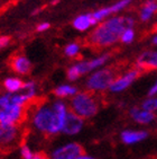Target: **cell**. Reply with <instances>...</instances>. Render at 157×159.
<instances>
[{"label": "cell", "mask_w": 157, "mask_h": 159, "mask_svg": "<svg viewBox=\"0 0 157 159\" xmlns=\"http://www.w3.org/2000/svg\"><path fill=\"white\" fill-rule=\"evenodd\" d=\"M83 128V119L76 115L74 112H67L65 123L62 129V132L67 135H75Z\"/></svg>", "instance_id": "cell-9"}, {"label": "cell", "mask_w": 157, "mask_h": 159, "mask_svg": "<svg viewBox=\"0 0 157 159\" xmlns=\"http://www.w3.org/2000/svg\"><path fill=\"white\" fill-rule=\"evenodd\" d=\"M148 137L147 131H135V130H126L121 132V140L126 144H133L145 140Z\"/></svg>", "instance_id": "cell-14"}, {"label": "cell", "mask_w": 157, "mask_h": 159, "mask_svg": "<svg viewBox=\"0 0 157 159\" xmlns=\"http://www.w3.org/2000/svg\"><path fill=\"white\" fill-rule=\"evenodd\" d=\"M78 93V89L74 86H70V85H62L58 86L57 88L54 89V94L56 97H66V96H73Z\"/></svg>", "instance_id": "cell-19"}, {"label": "cell", "mask_w": 157, "mask_h": 159, "mask_svg": "<svg viewBox=\"0 0 157 159\" xmlns=\"http://www.w3.org/2000/svg\"><path fill=\"white\" fill-rule=\"evenodd\" d=\"M135 19L127 16H117L107 19L94 28L87 39V44L97 49L110 46L120 40L121 34L126 28H133Z\"/></svg>", "instance_id": "cell-1"}, {"label": "cell", "mask_w": 157, "mask_h": 159, "mask_svg": "<svg viewBox=\"0 0 157 159\" xmlns=\"http://www.w3.org/2000/svg\"><path fill=\"white\" fill-rule=\"evenodd\" d=\"M130 115L137 123L140 124H147L153 122L155 120V114L153 112H148L145 110H140L138 107H134L130 110Z\"/></svg>", "instance_id": "cell-16"}, {"label": "cell", "mask_w": 157, "mask_h": 159, "mask_svg": "<svg viewBox=\"0 0 157 159\" xmlns=\"http://www.w3.org/2000/svg\"><path fill=\"white\" fill-rule=\"evenodd\" d=\"M9 64L12 70L19 75H27L32 70V62L27 57L20 53H15L12 55L9 60Z\"/></svg>", "instance_id": "cell-11"}, {"label": "cell", "mask_w": 157, "mask_h": 159, "mask_svg": "<svg viewBox=\"0 0 157 159\" xmlns=\"http://www.w3.org/2000/svg\"><path fill=\"white\" fill-rule=\"evenodd\" d=\"M97 24H98V20L93 17L92 12H90V14H84V15H80L73 20V26H74V28L81 32L87 31L90 26H93V25H97Z\"/></svg>", "instance_id": "cell-13"}, {"label": "cell", "mask_w": 157, "mask_h": 159, "mask_svg": "<svg viewBox=\"0 0 157 159\" xmlns=\"http://www.w3.org/2000/svg\"><path fill=\"white\" fill-rule=\"evenodd\" d=\"M156 94H157V83L155 84L151 89H149V92H148V96H149V97H153V96L156 95Z\"/></svg>", "instance_id": "cell-28"}, {"label": "cell", "mask_w": 157, "mask_h": 159, "mask_svg": "<svg viewBox=\"0 0 157 159\" xmlns=\"http://www.w3.org/2000/svg\"><path fill=\"white\" fill-rule=\"evenodd\" d=\"M90 71V67H89V61H82L71 66L67 70V79L71 81H74L78 78L82 76V75L87 74Z\"/></svg>", "instance_id": "cell-15"}, {"label": "cell", "mask_w": 157, "mask_h": 159, "mask_svg": "<svg viewBox=\"0 0 157 159\" xmlns=\"http://www.w3.org/2000/svg\"><path fill=\"white\" fill-rule=\"evenodd\" d=\"M157 11V0H147L140 10V19L142 21H147L153 17L155 12Z\"/></svg>", "instance_id": "cell-17"}, {"label": "cell", "mask_w": 157, "mask_h": 159, "mask_svg": "<svg viewBox=\"0 0 157 159\" xmlns=\"http://www.w3.org/2000/svg\"><path fill=\"white\" fill-rule=\"evenodd\" d=\"M113 68H104V69H100L95 71L89 77L88 81H87V87L89 90H94V92H100V90H106L108 89L111 84L115 81L116 72Z\"/></svg>", "instance_id": "cell-5"}, {"label": "cell", "mask_w": 157, "mask_h": 159, "mask_svg": "<svg viewBox=\"0 0 157 159\" xmlns=\"http://www.w3.org/2000/svg\"><path fill=\"white\" fill-rule=\"evenodd\" d=\"M20 125L0 123V149L12 148L20 141Z\"/></svg>", "instance_id": "cell-6"}, {"label": "cell", "mask_w": 157, "mask_h": 159, "mask_svg": "<svg viewBox=\"0 0 157 159\" xmlns=\"http://www.w3.org/2000/svg\"><path fill=\"white\" fill-rule=\"evenodd\" d=\"M109 58H110V54H104V55H101V57H98V58L93 59V60H91V61H89L90 71L93 70V69H97V68L101 67V66H103V64L109 60Z\"/></svg>", "instance_id": "cell-20"}, {"label": "cell", "mask_w": 157, "mask_h": 159, "mask_svg": "<svg viewBox=\"0 0 157 159\" xmlns=\"http://www.w3.org/2000/svg\"><path fill=\"white\" fill-rule=\"evenodd\" d=\"M140 74H142V71L139 70V69H137V68L131 69V70L128 71L126 75L117 78V79L111 84V86L109 87L110 92L119 93V92L125 90V89L128 88V87H129V86L131 85L139 76H140Z\"/></svg>", "instance_id": "cell-8"}, {"label": "cell", "mask_w": 157, "mask_h": 159, "mask_svg": "<svg viewBox=\"0 0 157 159\" xmlns=\"http://www.w3.org/2000/svg\"><path fill=\"white\" fill-rule=\"evenodd\" d=\"M78 51H80V45H78L76 43H71L64 50V52L67 57H75L78 53Z\"/></svg>", "instance_id": "cell-23"}, {"label": "cell", "mask_w": 157, "mask_h": 159, "mask_svg": "<svg viewBox=\"0 0 157 159\" xmlns=\"http://www.w3.org/2000/svg\"><path fill=\"white\" fill-rule=\"evenodd\" d=\"M33 101L21 90L0 94V123L21 125L28 116V107Z\"/></svg>", "instance_id": "cell-2"}, {"label": "cell", "mask_w": 157, "mask_h": 159, "mask_svg": "<svg viewBox=\"0 0 157 159\" xmlns=\"http://www.w3.org/2000/svg\"><path fill=\"white\" fill-rule=\"evenodd\" d=\"M33 126L40 133H46L49 135L57 134L56 129V120L53 105L40 104L35 108L33 114Z\"/></svg>", "instance_id": "cell-3"}, {"label": "cell", "mask_w": 157, "mask_h": 159, "mask_svg": "<svg viewBox=\"0 0 157 159\" xmlns=\"http://www.w3.org/2000/svg\"><path fill=\"white\" fill-rule=\"evenodd\" d=\"M134 39H135V31H134L133 28H126L124 31V33L121 34V37H120V41L122 43H128L133 42Z\"/></svg>", "instance_id": "cell-22"}, {"label": "cell", "mask_w": 157, "mask_h": 159, "mask_svg": "<svg viewBox=\"0 0 157 159\" xmlns=\"http://www.w3.org/2000/svg\"><path fill=\"white\" fill-rule=\"evenodd\" d=\"M20 155L23 159H33L34 157V152L32 151V149L28 147L27 144H21Z\"/></svg>", "instance_id": "cell-24"}, {"label": "cell", "mask_w": 157, "mask_h": 159, "mask_svg": "<svg viewBox=\"0 0 157 159\" xmlns=\"http://www.w3.org/2000/svg\"><path fill=\"white\" fill-rule=\"evenodd\" d=\"M151 42H153V44H154V45H157V35H156V36L153 37V40H151Z\"/></svg>", "instance_id": "cell-30"}, {"label": "cell", "mask_w": 157, "mask_h": 159, "mask_svg": "<svg viewBox=\"0 0 157 159\" xmlns=\"http://www.w3.org/2000/svg\"><path fill=\"white\" fill-rule=\"evenodd\" d=\"M136 67L140 71H149L157 69V52L146 51L139 55L136 61Z\"/></svg>", "instance_id": "cell-10"}, {"label": "cell", "mask_w": 157, "mask_h": 159, "mask_svg": "<svg viewBox=\"0 0 157 159\" xmlns=\"http://www.w3.org/2000/svg\"><path fill=\"white\" fill-rule=\"evenodd\" d=\"M25 83L19 78H7L3 81V87L7 89V92L9 93H17L21 90L24 87Z\"/></svg>", "instance_id": "cell-18"}, {"label": "cell", "mask_w": 157, "mask_h": 159, "mask_svg": "<svg viewBox=\"0 0 157 159\" xmlns=\"http://www.w3.org/2000/svg\"><path fill=\"white\" fill-rule=\"evenodd\" d=\"M10 41H11V39L9 36H0V50L6 48L10 43Z\"/></svg>", "instance_id": "cell-25"}, {"label": "cell", "mask_w": 157, "mask_h": 159, "mask_svg": "<svg viewBox=\"0 0 157 159\" xmlns=\"http://www.w3.org/2000/svg\"><path fill=\"white\" fill-rule=\"evenodd\" d=\"M84 153V149L78 142H71L55 149L52 152L51 159H75Z\"/></svg>", "instance_id": "cell-7"}, {"label": "cell", "mask_w": 157, "mask_h": 159, "mask_svg": "<svg viewBox=\"0 0 157 159\" xmlns=\"http://www.w3.org/2000/svg\"><path fill=\"white\" fill-rule=\"evenodd\" d=\"M75 159H94L93 157H91V156H88V155H81V156H78V157H76Z\"/></svg>", "instance_id": "cell-29"}, {"label": "cell", "mask_w": 157, "mask_h": 159, "mask_svg": "<svg viewBox=\"0 0 157 159\" xmlns=\"http://www.w3.org/2000/svg\"><path fill=\"white\" fill-rule=\"evenodd\" d=\"M130 2H131V0H119V1H117L116 3H113L112 6L104 7V8H101V9L97 10V11L92 12V15H93L94 18L99 21V20H101V19H104L106 17L110 16L111 14H115V12L122 10L124 8H126Z\"/></svg>", "instance_id": "cell-12"}, {"label": "cell", "mask_w": 157, "mask_h": 159, "mask_svg": "<svg viewBox=\"0 0 157 159\" xmlns=\"http://www.w3.org/2000/svg\"><path fill=\"white\" fill-rule=\"evenodd\" d=\"M49 23H42V24H39L37 26L36 31L37 32H43V31H46V30H49Z\"/></svg>", "instance_id": "cell-27"}, {"label": "cell", "mask_w": 157, "mask_h": 159, "mask_svg": "<svg viewBox=\"0 0 157 159\" xmlns=\"http://www.w3.org/2000/svg\"><path fill=\"white\" fill-rule=\"evenodd\" d=\"M33 159H51V157H49L45 152H43V151H38V152L34 153Z\"/></svg>", "instance_id": "cell-26"}, {"label": "cell", "mask_w": 157, "mask_h": 159, "mask_svg": "<svg viewBox=\"0 0 157 159\" xmlns=\"http://www.w3.org/2000/svg\"><path fill=\"white\" fill-rule=\"evenodd\" d=\"M142 110L148 111V112H153L157 111V97H149L147 98L142 105Z\"/></svg>", "instance_id": "cell-21"}, {"label": "cell", "mask_w": 157, "mask_h": 159, "mask_svg": "<svg viewBox=\"0 0 157 159\" xmlns=\"http://www.w3.org/2000/svg\"><path fill=\"white\" fill-rule=\"evenodd\" d=\"M71 110L82 119L94 116L99 112V104L92 94L82 92L76 94L71 99Z\"/></svg>", "instance_id": "cell-4"}]
</instances>
